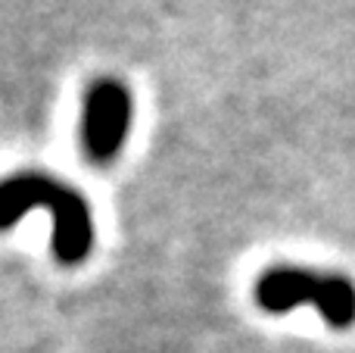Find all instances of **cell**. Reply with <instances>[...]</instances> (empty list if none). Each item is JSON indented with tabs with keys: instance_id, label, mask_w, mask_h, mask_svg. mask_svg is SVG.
I'll use <instances>...</instances> for the list:
<instances>
[{
	"instance_id": "cell-1",
	"label": "cell",
	"mask_w": 355,
	"mask_h": 353,
	"mask_svg": "<svg viewBox=\"0 0 355 353\" xmlns=\"http://www.w3.org/2000/svg\"><path fill=\"white\" fill-rule=\"evenodd\" d=\"M28 210L53 216V254L66 266H78L94 250V210L78 188L47 172H19L0 181V229L19 222Z\"/></svg>"
},
{
	"instance_id": "cell-2",
	"label": "cell",
	"mask_w": 355,
	"mask_h": 353,
	"mask_svg": "<svg viewBox=\"0 0 355 353\" xmlns=\"http://www.w3.org/2000/svg\"><path fill=\"white\" fill-rule=\"evenodd\" d=\"M256 304L268 313H290L315 306L331 329L355 322V285L340 272H318L309 266H271L256 281Z\"/></svg>"
},
{
	"instance_id": "cell-3",
	"label": "cell",
	"mask_w": 355,
	"mask_h": 353,
	"mask_svg": "<svg viewBox=\"0 0 355 353\" xmlns=\"http://www.w3.org/2000/svg\"><path fill=\"white\" fill-rule=\"evenodd\" d=\"M131 91L119 79H97L85 91V116H81V144L85 156L97 166L112 163L125 147L131 129Z\"/></svg>"
}]
</instances>
